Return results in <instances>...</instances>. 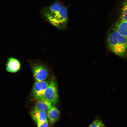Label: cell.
<instances>
[{"instance_id":"obj_5","label":"cell","mask_w":127,"mask_h":127,"mask_svg":"<svg viewBox=\"0 0 127 127\" xmlns=\"http://www.w3.org/2000/svg\"><path fill=\"white\" fill-rule=\"evenodd\" d=\"M49 82L48 81L44 80L36 81L33 87L32 92L34 97L37 100L41 99Z\"/></svg>"},{"instance_id":"obj_11","label":"cell","mask_w":127,"mask_h":127,"mask_svg":"<svg viewBox=\"0 0 127 127\" xmlns=\"http://www.w3.org/2000/svg\"><path fill=\"white\" fill-rule=\"evenodd\" d=\"M120 20L127 21V0L123 4L121 9Z\"/></svg>"},{"instance_id":"obj_1","label":"cell","mask_w":127,"mask_h":127,"mask_svg":"<svg viewBox=\"0 0 127 127\" xmlns=\"http://www.w3.org/2000/svg\"><path fill=\"white\" fill-rule=\"evenodd\" d=\"M42 13L45 19L52 25L60 29L65 28L68 20L66 7L56 2L43 9Z\"/></svg>"},{"instance_id":"obj_10","label":"cell","mask_w":127,"mask_h":127,"mask_svg":"<svg viewBox=\"0 0 127 127\" xmlns=\"http://www.w3.org/2000/svg\"><path fill=\"white\" fill-rule=\"evenodd\" d=\"M113 29L121 35L127 37V21L120 20L116 24Z\"/></svg>"},{"instance_id":"obj_4","label":"cell","mask_w":127,"mask_h":127,"mask_svg":"<svg viewBox=\"0 0 127 127\" xmlns=\"http://www.w3.org/2000/svg\"><path fill=\"white\" fill-rule=\"evenodd\" d=\"M34 78L36 81L45 80L48 77V72L47 69L42 65L35 64L32 67Z\"/></svg>"},{"instance_id":"obj_9","label":"cell","mask_w":127,"mask_h":127,"mask_svg":"<svg viewBox=\"0 0 127 127\" xmlns=\"http://www.w3.org/2000/svg\"><path fill=\"white\" fill-rule=\"evenodd\" d=\"M47 115L49 120L50 125L51 126L58 120L60 113L57 108L53 106L47 113Z\"/></svg>"},{"instance_id":"obj_12","label":"cell","mask_w":127,"mask_h":127,"mask_svg":"<svg viewBox=\"0 0 127 127\" xmlns=\"http://www.w3.org/2000/svg\"><path fill=\"white\" fill-rule=\"evenodd\" d=\"M102 121L100 120H95L88 127H101L103 125Z\"/></svg>"},{"instance_id":"obj_2","label":"cell","mask_w":127,"mask_h":127,"mask_svg":"<svg viewBox=\"0 0 127 127\" xmlns=\"http://www.w3.org/2000/svg\"><path fill=\"white\" fill-rule=\"evenodd\" d=\"M107 41L108 48L112 52L122 58L127 57V37L113 29L108 35Z\"/></svg>"},{"instance_id":"obj_3","label":"cell","mask_w":127,"mask_h":127,"mask_svg":"<svg viewBox=\"0 0 127 127\" xmlns=\"http://www.w3.org/2000/svg\"><path fill=\"white\" fill-rule=\"evenodd\" d=\"M57 86L54 78H52L45 90L41 99L56 104L59 100Z\"/></svg>"},{"instance_id":"obj_14","label":"cell","mask_w":127,"mask_h":127,"mask_svg":"<svg viewBox=\"0 0 127 127\" xmlns=\"http://www.w3.org/2000/svg\"><path fill=\"white\" fill-rule=\"evenodd\" d=\"M101 127H105V126L104 125H103Z\"/></svg>"},{"instance_id":"obj_7","label":"cell","mask_w":127,"mask_h":127,"mask_svg":"<svg viewBox=\"0 0 127 127\" xmlns=\"http://www.w3.org/2000/svg\"><path fill=\"white\" fill-rule=\"evenodd\" d=\"M20 67V64L17 60L12 57L8 59L6 66V70L7 71L16 72L19 70Z\"/></svg>"},{"instance_id":"obj_13","label":"cell","mask_w":127,"mask_h":127,"mask_svg":"<svg viewBox=\"0 0 127 127\" xmlns=\"http://www.w3.org/2000/svg\"><path fill=\"white\" fill-rule=\"evenodd\" d=\"M37 124V127H48V120L44 122L38 123Z\"/></svg>"},{"instance_id":"obj_8","label":"cell","mask_w":127,"mask_h":127,"mask_svg":"<svg viewBox=\"0 0 127 127\" xmlns=\"http://www.w3.org/2000/svg\"><path fill=\"white\" fill-rule=\"evenodd\" d=\"M52 104L48 101L43 100H37L35 103L34 110L41 111L47 114L53 106Z\"/></svg>"},{"instance_id":"obj_6","label":"cell","mask_w":127,"mask_h":127,"mask_svg":"<svg viewBox=\"0 0 127 127\" xmlns=\"http://www.w3.org/2000/svg\"><path fill=\"white\" fill-rule=\"evenodd\" d=\"M47 114L44 111L35 110L30 112V115L32 119L37 124L48 120Z\"/></svg>"}]
</instances>
